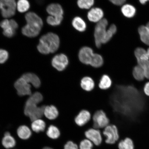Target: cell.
<instances>
[{
	"instance_id": "1",
	"label": "cell",
	"mask_w": 149,
	"mask_h": 149,
	"mask_svg": "<svg viewBox=\"0 0 149 149\" xmlns=\"http://www.w3.org/2000/svg\"><path fill=\"white\" fill-rule=\"evenodd\" d=\"M27 24L22 28V33L25 36L34 37L39 34L43 26L41 18L35 13L30 12L25 15Z\"/></svg>"
},
{
	"instance_id": "2",
	"label": "cell",
	"mask_w": 149,
	"mask_h": 149,
	"mask_svg": "<svg viewBox=\"0 0 149 149\" xmlns=\"http://www.w3.org/2000/svg\"><path fill=\"white\" fill-rule=\"evenodd\" d=\"M59 45L60 40L58 36L54 33H49L41 37L37 49L41 53L48 54L56 51Z\"/></svg>"
},
{
	"instance_id": "3",
	"label": "cell",
	"mask_w": 149,
	"mask_h": 149,
	"mask_svg": "<svg viewBox=\"0 0 149 149\" xmlns=\"http://www.w3.org/2000/svg\"><path fill=\"white\" fill-rule=\"evenodd\" d=\"M103 134L106 137L105 142L108 144H114L120 139L118 128L115 125H109L104 128Z\"/></svg>"
},
{
	"instance_id": "4",
	"label": "cell",
	"mask_w": 149,
	"mask_h": 149,
	"mask_svg": "<svg viewBox=\"0 0 149 149\" xmlns=\"http://www.w3.org/2000/svg\"><path fill=\"white\" fill-rule=\"evenodd\" d=\"M17 4L15 0H0V10L5 18L12 17L15 14Z\"/></svg>"
},
{
	"instance_id": "5",
	"label": "cell",
	"mask_w": 149,
	"mask_h": 149,
	"mask_svg": "<svg viewBox=\"0 0 149 149\" xmlns=\"http://www.w3.org/2000/svg\"><path fill=\"white\" fill-rule=\"evenodd\" d=\"M108 23L105 19H102L97 24L95 27L94 37L95 43L97 47L99 48L102 44V41L107 32Z\"/></svg>"
},
{
	"instance_id": "6",
	"label": "cell",
	"mask_w": 149,
	"mask_h": 149,
	"mask_svg": "<svg viewBox=\"0 0 149 149\" xmlns=\"http://www.w3.org/2000/svg\"><path fill=\"white\" fill-rule=\"evenodd\" d=\"M93 126L97 129L105 128L109 125V120L103 111H96L93 117Z\"/></svg>"
},
{
	"instance_id": "7",
	"label": "cell",
	"mask_w": 149,
	"mask_h": 149,
	"mask_svg": "<svg viewBox=\"0 0 149 149\" xmlns=\"http://www.w3.org/2000/svg\"><path fill=\"white\" fill-rule=\"evenodd\" d=\"M0 26L3 29V34L9 38L14 36L18 27L17 23L13 19L3 20L0 23Z\"/></svg>"
},
{
	"instance_id": "8",
	"label": "cell",
	"mask_w": 149,
	"mask_h": 149,
	"mask_svg": "<svg viewBox=\"0 0 149 149\" xmlns=\"http://www.w3.org/2000/svg\"><path fill=\"white\" fill-rule=\"evenodd\" d=\"M52 64L54 68L59 71L66 69L69 64L68 57L63 54L56 55L52 59Z\"/></svg>"
},
{
	"instance_id": "9",
	"label": "cell",
	"mask_w": 149,
	"mask_h": 149,
	"mask_svg": "<svg viewBox=\"0 0 149 149\" xmlns=\"http://www.w3.org/2000/svg\"><path fill=\"white\" fill-rule=\"evenodd\" d=\"M14 87L20 96L31 95V86L23 77L17 80L14 84Z\"/></svg>"
},
{
	"instance_id": "10",
	"label": "cell",
	"mask_w": 149,
	"mask_h": 149,
	"mask_svg": "<svg viewBox=\"0 0 149 149\" xmlns=\"http://www.w3.org/2000/svg\"><path fill=\"white\" fill-rule=\"evenodd\" d=\"M85 135L93 144L98 146L102 144V139L100 130L95 128H91L85 132Z\"/></svg>"
},
{
	"instance_id": "11",
	"label": "cell",
	"mask_w": 149,
	"mask_h": 149,
	"mask_svg": "<svg viewBox=\"0 0 149 149\" xmlns=\"http://www.w3.org/2000/svg\"><path fill=\"white\" fill-rule=\"evenodd\" d=\"M94 54L92 48L88 47H84L79 50V60L83 64L90 65Z\"/></svg>"
},
{
	"instance_id": "12",
	"label": "cell",
	"mask_w": 149,
	"mask_h": 149,
	"mask_svg": "<svg viewBox=\"0 0 149 149\" xmlns=\"http://www.w3.org/2000/svg\"><path fill=\"white\" fill-rule=\"evenodd\" d=\"M91 117V113L89 111L87 110H82L74 118V122L77 126H83L89 122Z\"/></svg>"
},
{
	"instance_id": "13",
	"label": "cell",
	"mask_w": 149,
	"mask_h": 149,
	"mask_svg": "<svg viewBox=\"0 0 149 149\" xmlns=\"http://www.w3.org/2000/svg\"><path fill=\"white\" fill-rule=\"evenodd\" d=\"M104 12L101 9L94 8L91 9L87 14V17L91 22L98 23L102 19Z\"/></svg>"
},
{
	"instance_id": "14",
	"label": "cell",
	"mask_w": 149,
	"mask_h": 149,
	"mask_svg": "<svg viewBox=\"0 0 149 149\" xmlns=\"http://www.w3.org/2000/svg\"><path fill=\"white\" fill-rule=\"evenodd\" d=\"M47 11L50 15L53 16H63L64 14L62 7L58 3H52L48 5Z\"/></svg>"
},
{
	"instance_id": "15",
	"label": "cell",
	"mask_w": 149,
	"mask_h": 149,
	"mask_svg": "<svg viewBox=\"0 0 149 149\" xmlns=\"http://www.w3.org/2000/svg\"><path fill=\"white\" fill-rule=\"evenodd\" d=\"M138 32L141 41L149 46V22L146 26L139 27Z\"/></svg>"
},
{
	"instance_id": "16",
	"label": "cell",
	"mask_w": 149,
	"mask_h": 149,
	"mask_svg": "<svg viewBox=\"0 0 149 149\" xmlns=\"http://www.w3.org/2000/svg\"><path fill=\"white\" fill-rule=\"evenodd\" d=\"M80 85L84 90L87 92H91L94 89L95 83L92 78L89 76H85L81 79Z\"/></svg>"
},
{
	"instance_id": "17",
	"label": "cell",
	"mask_w": 149,
	"mask_h": 149,
	"mask_svg": "<svg viewBox=\"0 0 149 149\" xmlns=\"http://www.w3.org/2000/svg\"><path fill=\"white\" fill-rule=\"evenodd\" d=\"M1 143L5 148L9 149L14 148L15 146L16 141L9 132H6L2 139Z\"/></svg>"
},
{
	"instance_id": "18",
	"label": "cell",
	"mask_w": 149,
	"mask_h": 149,
	"mask_svg": "<svg viewBox=\"0 0 149 149\" xmlns=\"http://www.w3.org/2000/svg\"><path fill=\"white\" fill-rule=\"evenodd\" d=\"M22 77L28 83H31L36 88L40 86L41 82L40 79L36 74L32 73H27L23 74Z\"/></svg>"
},
{
	"instance_id": "19",
	"label": "cell",
	"mask_w": 149,
	"mask_h": 149,
	"mask_svg": "<svg viewBox=\"0 0 149 149\" xmlns=\"http://www.w3.org/2000/svg\"><path fill=\"white\" fill-rule=\"evenodd\" d=\"M44 114L49 120H54L58 116L59 112L55 106H48L45 108Z\"/></svg>"
},
{
	"instance_id": "20",
	"label": "cell",
	"mask_w": 149,
	"mask_h": 149,
	"mask_svg": "<svg viewBox=\"0 0 149 149\" xmlns=\"http://www.w3.org/2000/svg\"><path fill=\"white\" fill-rule=\"evenodd\" d=\"M17 133L19 137L23 140L29 139L32 134L30 129L28 126L24 125L18 128Z\"/></svg>"
},
{
	"instance_id": "21",
	"label": "cell",
	"mask_w": 149,
	"mask_h": 149,
	"mask_svg": "<svg viewBox=\"0 0 149 149\" xmlns=\"http://www.w3.org/2000/svg\"><path fill=\"white\" fill-rule=\"evenodd\" d=\"M118 149H134V144L133 140L129 137L119 141L117 145Z\"/></svg>"
},
{
	"instance_id": "22",
	"label": "cell",
	"mask_w": 149,
	"mask_h": 149,
	"mask_svg": "<svg viewBox=\"0 0 149 149\" xmlns=\"http://www.w3.org/2000/svg\"><path fill=\"white\" fill-rule=\"evenodd\" d=\"M72 24L73 27L80 32H83L86 29V24L83 19L76 17L72 20Z\"/></svg>"
},
{
	"instance_id": "23",
	"label": "cell",
	"mask_w": 149,
	"mask_h": 149,
	"mask_svg": "<svg viewBox=\"0 0 149 149\" xmlns=\"http://www.w3.org/2000/svg\"><path fill=\"white\" fill-rule=\"evenodd\" d=\"M112 84V82L110 77L107 74H104L100 78L98 86L102 90H107L110 88Z\"/></svg>"
},
{
	"instance_id": "24",
	"label": "cell",
	"mask_w": 149,
	"mask_h": 149,
	"mask_svg": "<svg viewBox=\"0 0 149 149\" xmlns=\"http://www.w3.org/2000/svg\"><path fill=\"white\" fill-rule=\"evenodd\" d=\"M46 126L45 122L40 119L33 121L31 124V129L36 133L43 132L45 129Z\"/></svg>"
},
{
	"instance_id": "25",
	"label": "cell",
	"mask_w": 149,
	"mask_h": 149,
	"mask_svg": "<svg viewBox=\"0 0 149 149\" xmlns=\"http://www.w3.org/2000/svg\"><path fill=\"white\" fill-rule=\"evenodd\" d=\"M121 12L126 17L131 18L135 16L136 13V9L133 5L125 4L122 7Z\"/></svg>"
},
{
	"instance_id": "26",
	"label": "cell",
	"mask_w": 149,
	"mask_h": 149,
	"mask_svg": "<svg viewBox=\"0 0 149 149\" xmlns=\"http://www.w3.org/2000/svg\"><path fill=\"white\" fill-rule=\"evenodd\" d=\"M132 74L134 79L138 81H143L146 79L144 70L138 64L133 68Z\"/></svg>"
},
{
	"instance_id": "27",
	"label": "cell",
	"mask_w": 149,
	"mask_h": 149,
	"mask_svg": "<svg viewBox=\"0 0 149 149\" xmlns=\"http://www.w3.org/2000/svg\"><path fill=\"white\" fill-rule=\"evenodd\" d=\"M45 107V106H42L40 107H37L33 110L28 116L31 121H33L41 118L44 114Z\"/></svg>"
},
{
	"instance_id": "28",
	"label": "cell",
	"mask_w": 149,
	"mask_h": 149,
	"mask_svg": "<svg viewBox=\"0 0 149 149\" xmlns=\"http://www.w3.org/2000/svg\"><path fill=\"white\" fill-rule=\"evenodd\" d=\"M46 134L49 138L56 139L59 138L61 135V132L58 128L53 125H50L46 132Z\"/></svg>"
},
{
	"instance_id": "29",
	"label": "cell",
	"mask_w": 149,
	"mask_h": 149,
	"mask_svg": "<svg viewBox=\"0 0 149 149\" xmlns=\"http://www.w3.org/2000/svg\"><path fill=\"white\" fill-rule=\"evenodd\" d=\"M104 64V59L102 56L98 54H94L91 59L90 65L95 68H100Z\"/></svg>"
},
{
	"instance_id": "30",
	"label": "cell",
	"mask_w": 149,
	"mask_h": 149,
	"mask_svg": "<svg viewBox=\"0 0 149 149\" xmlns=\"http://www.w3.org/2000/svg\"><path fill=\"white\" fill-rule=\"evenodd\" d=\"M117 31V28L115 25H111L109 28V29L107 30L102 41V44H105L109 42L113 35L116 33Z\"/></svg>"
},
{
	"instance_id": "31",
	"label": "cell",
	"mask_w": 149,
	"mask_h": 149,
	"mask_svg": "<svg viewBox=\"0 0 149 149\" xmlns=\"http://www.w3.org/2000/svg\"><path fill=\"white\" fill-rule=\"evenodd\" d=\"M136 58L137 59V64L143 68L144 71L145 78L148 80L149 81V60H141L139 57Z\"/></svg>"
},
{
	"instance_id": "32",
	"label": "cell",
	"mask_w": 149,
	"mask_h": 149,
	"mask_svg": "<svg viewBox=\"0 0 149 149\" xmlns=\"http://www.w3.org/2000/svg\"><path fill=\"white\" fill-rule=\"evenodd\" d=\"M43 98L42 94L40 93L36 92L31 95L26 102L37 105L42 101Z\"/></svg>"
},
{
	"instance_id": "33",
	"label": "cell",
	"mask_w": 149,
	"mask_h": 149,
	"mask_svg": "<svg viewBox=\"0 0 149 149\" xmlns=\"http://www.w3.org/2000/svg\"><path fill=\"white\" fill-rule=\"evenodd\" d=\"M30 8L29 3L27 0H18L17 3V8L20 13L27 12Z\"/></svg>"
},
{
	"instance_id": "34",
	"label": "cell",
	"mask_w": 149,
	"mask_h": 149,
	"mask_svg": "<svg viewBox=\"0 0 149 149\" xmlns=\"http://www.w3.org/2000/svg\"><path fill=\"white\" fill-rule=\"evenodd\" d=\"M63 16H50L47 19V22L49 25L52 26H58L61 24L63 19Z\"/></svg>"
},
{
	"instance_id": "35",
	"label": "cell",
	"mask_w": 149,
	"mask_h": 149,
	"mask_svg": "<svg viewBox=\"0 0 149 149\" xmlns=\"http://www.w3.org/2000/svg\"><path fill=\"white\" fill-rule=\"evenodd\" d=\"M94 3V0H78L77 5L81 9H89Z\"/></svg>"
},
{
	"instance_id": "36",
	"label": "cell",
	"mask_w": 149,
	"mask_h": 149,
	"mask_svg": "<svg viewBox=\"0 0 149 149\" xmlns=\"http://www.w3.org/2000/svg\"><path fill=\"white\" fill-rule=\"evenodd\" d=\"M93 143L89 140L85 139L80 142L79 148V149H93Z\"/></svg>"
},
{
	"instance_id": "37",
	"label": "cell",
	"mask_w": 149,
	"mask_h": 149,
	"mask_svg": "<svg viewBox=\"0 0 149 149\" xmlns=\"http://www.w3.org/2000/svg\"><path fill=\"white\" fill-rule=\"evenodd\" d=\"M9 57L8 52L6 50L0 49V64H3L8 59Z\"/></svg>"
},
{
	"instance_id": "38",
	"label": "cell",
	"mask_w": 149,
	"mask_h": 149,
	"mask_svg": "<svg viewBox=\"0 0 149 149\" xmlns=\"http://www.w3.org/2000/svg\"><path fill=\"white\" fill-rule=\"evenodd\" d=\"M64 149H79V146L72 141H68L64 145Z\"/></svg>"
},
{
	"instance_id": "39",
	"label": "cell",
	"mask_w": 149,
	"mask_h": 149,
	"mask_svg": "<svg viewBox=\"0 0 149 149\" xmlns=\"http://www.w3.org/2000/svg\"><path fill=\"white\" fill-rule=\"evenodd\" d=\"M109 1L113 4L118 6L123 4L126 1V0H109Z\"/></svg>"
},
{
	"instance_id": "40",
	"label": "cell",
	"mask_w": 149,
	"mask_h": 149,
	"mask_svg": "<svg viewBox=\"0 0 149 149\" xmlns=\"http://www.w3.org/2000/svg\"><path fill=\"white\" fill-rule=\"evenodd\" d=\"M143 91L145 95L149 97V81L145 84Z\"/></svg>"
},
{
	"instance_id": "41",
	"label": "cell",
	"mask_w": 149,
	"mask_h": 149,
	"mask_svg": "<svg viewBox=\"0 0 149 149\" xmlns=\"http://www.w3.org/2000/svg\"><path fill=\"white\" fill-rule=\"evenodd\" d=\"M140 3L141 4L143 5H144L148 1H149V0H139Z\"/></svg>"
},
{
	"instance_id": "42",
	"label": "cell",
	"mask_w": 149,
	"mask_h": 149,
	"mask_svg": "<svg viewBox=\"0 0 149 149\" xmlns=\"http://www.w3.org/2000/svg\"><path fill=\"white\" fill-rule=\"evenodd\" d=\"M42 149H53V148H50V147H44L43 148H42Z\"/></svg>"
},
{
	"instance_id": "43",
	"label": "cell",
	"mask_w": 149,
	"mask_h": 149,
	"mask_svg": "<svg viewBox=\"0 0 149 149\" xmlns=\"http://www.w3.org/2000/svg\"><path fill=\"white\" fill-rule=\"evenodd\" d=\"M146 53L147 54H148L149 56V48H148V49L146 50Z\"/></svg>"
}]
</instances>
